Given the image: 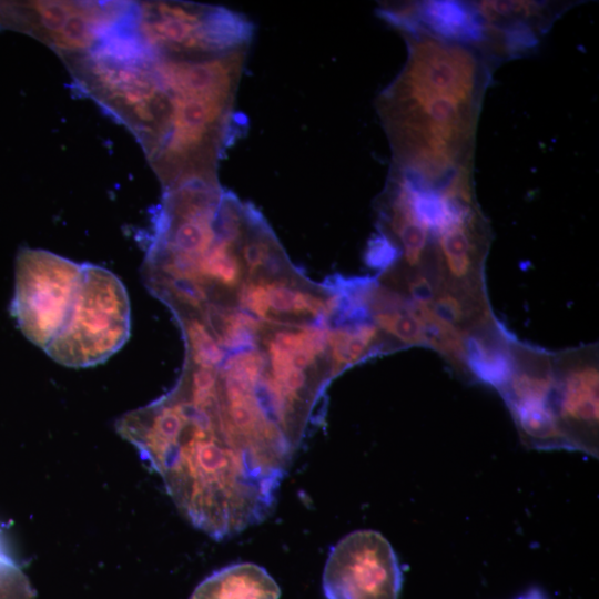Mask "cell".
Listing matches in <instances>:
<instances>
[{
	"mask_svg": "<svg viewBox=\"0 0 599 599\" xmlns=\"http://www.w3.org/2000/svg\"><path fill=\"white\" fill-rule=\"evenodd\" d=\"M407 41L406 64L377 102L394 165L429 177L451 175L466 167L481 93L479 65L457 43L424 33Z\"/></svg>",
	"mask_w": 599,
	"mask_h": 599,
	"instance_id": "cell-1",
	"label": "cell"
},
{
	"mask_svg": "<svg viewBox=\"0 0 599 599\" xmlns=\"http://www.w3.org/2000/svg\"><path fill=\"white\" fill-rule=\"evenodd\" d=\"M129 20L90 51L67 59L75 87L123 123L148 156L164 136L170 95L155 55L140 41Z\"/></svg>",
	"mask_w": 599,
	"mask_h": 599,
	"instance_id": "cell-2",
	"label": "cell"
},
{
	"mask_svg": "<svg viewBox=\"0 0 599 599\" xmlns=\"http://www.w3.org/2000/svg\"><path fill=\"white\" fill-rule=\"evenodd\" d=\"M130 327V302L123 283L104 267L83 264L68 316L44 352L68 367L93 366L125 344Z\"/></svg>",
	"mask_w": 599,
	"mask_h": 599,
	"instance_id": "cell-3",
	"label": "cell"
},
{
	"mask_svg": "<svg viewBox=\"0 0 599 599\" xmlns=\"http://www.w3.org/2000/svg\"><path fill=\"white\" fill-rule=\"evenodd\" d=\"M131 28L152 53L184 59L247 50L254 33L237 12L176 1L134 3Z\"/></svg>",
	"mask_w": 599,
	"mask_h": 599,
	"instance_id": "cell-4",
	"label": "cell"
},
{
	"mask_svg": "<svg viewBox=\"0 0 599 599\" xmlns=\"http://www.w3.org/2000/svg\"><path fill=\"white\" fill-rule=\"evenodd\" d=\"M82 271L83 264L49 251L22 247L17 254L11 315L43 351L68 316Z\"/></svg>",
	"mask_w": 599,
	"mask_h": 599,
	"instance_id": "cell-5",
	"label": "cell"
},
{
	"mask_svg": "<svg viewBox=\"0 0 599 599\" xmlns=\"http://www.w3.org/2000/svg\"><path fill=\"white\" fill-rule=\"evenodd\" d=\"M402 586L394 548L376 530L352 531L328 552L322 579L326 599H398Z\"/></svg>",
	"mask_w": 599,
	"mask_h": 599,
	"instance_id": "cell-6",
	"label": "cell"
},
{
	"mask_svg": "<svg viewBox=\"0 0 599 599\" xmlns=\"http://www.w3.org/2000/svg\"><path fill=\"white\" fill-rule=\"evenodd\" d=\"M499 393L527 446L568 449L557 415L554 354L516 341L512 372Z\"/></svg>",
	"mask_w": 599,
	"mask_h": 599,
	"instance_id": "cell-7",
	"label": "cell"
},
{
	"mask_svg": "<svg viewBox=\"0 0 599 599\" xmlns=\"http://www.w3.org/2000/svg\"><path fill=\"white\" fill-rule=\"evenodd\" d=\"M556 407L568 449L598 456L599 366L595 345L554 354Z\"/></svg>",
	"mask_w": 599,
	"mask_h": 599,
	"instance_id": "cell-8",
	"label": "cell"
},
{
	"mask_svg": "<svg viewBox=\"0 0 599 599\" xmlns=\"http://www.w3.org/2000/svg\"><path fill=\"white\" fill-rule=\"evenodd\" d=\"M487 230L471 206L434 237L435 261L444 284L474 294H486L484 262Z\"/></svg>",
	"mask_w": 599,
	"mask_h": 599,
	"instance_id": "cell-9",
	"label": "cell"
},
{
	"mask_svg": "<svg viewBox=\"0 0 599 599\" xmlns=\"http://www.w3.org/2000/svg\"><path fill=\"white\" fill-rule=\"evenodd\" d=\"M516 339L491 318L464 337V373L500 392L514 367Z\"/></svg>",
	"mask_w": 599,
	"mask_h": 599,
	"instance_id": "cell-10",
	"label": "cell"
},
{
	"mask_svg": "<svg viewBox=\"0 0 599 599\" xmlns=\"http://www.w3.org/2000/svg\"><path fill=\"white\" fill-rule=\"evenodd\" d=\"M422 31L445 42H479L487 26L477 7L459 1L433 0L412 7Z\"/></svg>",
	"mask_w": 599,
	"mask_h": 599,
	"instance_id": "cell-11",
	"label": "cell"
},
{
	"mask_svg": "<svg viewBox=\"0 0 599 599\" xmlns=\"http://www.w3.org/2000/svg\"><path fill=\"white\" fill-rule=\"evenodd\" d=\"M281 589L265 568L236 562L215 570L193 590L190 599H280Z\"/></svg>",
	"mask_w": 599,
	"mask_h": 599,
	"instance_id": "cell-12",
	"label": "cell"
},
{
	"mask_svg": "<svg viewBox=\"0 0 599 599\" xmlns=\"http://www.w3.org/2000/svg\"><path fill=\"white\" fill-rule=\"evenodd\" d=\"M215 234L213 244L204 253L195 257L189 256L194 261V282L203 287L209 282H216L226 287H235L242 277V265L235 253V247L241 243L245 234L236 241L223 238L217 235L216 231Z\"/></svg>",
	"mask_w": 599,
	"mask_h": 599,
	"instance_id": "cell-13",
	"label": "cell"
},
{
	"mask_svg": "<svg viewBox=\"0 0 599 599\" xmlns=\"http://www.w3.org/2000/svg\"><path fill=\"white\" fill-rule=\"evenodd\" d=\"M379 329L374 322L329 329L328 346L333 361L331 375L379 351Z\"/></svg>",
	"mask_w": 599,
	"mask_h": 599,
	"instance_id": "cell-14",
	"label": "cell"
},
{
	"mask_svg": "<svg viewBox=\"0 0 599 599\" xmlns=\"http://www.w3.org/2000/svg\"><path fill=\"white\" fill-rule=\"evenodd\" d=\"M378 329L406 346H427V331L415 304L405 295L389 307L372 313Z\"/></svg>",
	"mask_w": 599,
	"mask_h": 599,
	"instance_id": "cell-15",
	"label": "cell"
},
{
	"mask_svg": "<svg viewBox=\"0 0 599 599\" xmlns=\"http://www.w3.org/2000/svg\"><path fill=\"white\" fill-rule=\"evenodd\" d=\"M268 311L283 314L326 315V301L312 293L293 288L284 282H262ZM326 318V317H325Z\"/></svg>",
	"mask_w": 599,
	"mask_h": 599,
	"instance_id": "cell-16",
	"label": "cell"
},
{
	"mask_svg": "<svg viewBox=\"0 0 599 599\" xmlns=\"http://www.w3.org/2000/svg\"><path fill=\"white\" fill-rule=\"evenodd\" d=\"M191 359L197 367L217 368L224 361L225 354L205 325L196 319L185 321Z\"/></svg>",
	"mask_w": 599,
	"mask_h": 599,
	"instance_id": "cell-17",
	"label": "cell"
},
{
	"mask_svg": "<svg viewBox=\"0 0 599 599\" xmlns=\"http://www.w3.org/2000/svg\"><path fill=\"white\" fill-rule=\"evenodd\" d=\"M0 599H35L29 579L8 554L0 537Z\"/></svg>",
	"mask_w": 599,
	"mask_h": 599,
	"instance_id": "cell-18",
	"label": "cell"
},
{
	"mask_svg": "<svg viewBox=\"0 0 599 599\" xmlns=\"http://www.w3.org/2000/svg\"><path fill=\"white\" fill-rule=\"evenodd\" d=\"M400 257L398 245L382 229L369 240L364 255L366 264L379 272L389 270Z\"/></svg>",
	"mask_w": 599,
	"mask_h": 599,
	"instance_id": "cell-19",
	"label": "cell"
},
{
	"mask_svg": "<svg viewBox=\"0 0 599 599\" xmlns=\"http://www.w3.org/2000/svg\"><path fill=\"white\" fill-rule=\"evenodd\" d=\"M505 51L512 55H521L536 48L538 38L526 20H511L502 30Z\"/></svg>",
	"mask_w": 599,
	"mask_h": 599,
	"instance_id": "cell-20",
	"label": "cell"
},
{
	"mask_svg": "<svg viewBox=\"0 0 599 599\" xmlns=\"http://www.w3.org/2000/svg\"><path fill=\"white\" fill-rule=\"evenodd\" d=\"M517 599H547V598L539 589L532 588Z\"/></svg>",
	"mask_w": 599,
	"mask_h": 599,
	"instance_id": "cell-21",
	"label": "cell"
}]
</instances>
